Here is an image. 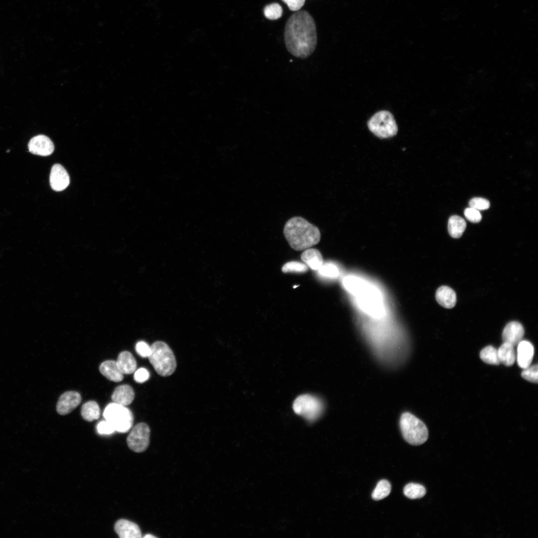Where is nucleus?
<instances>
[{"mask_svg":"<svg viewBox=\"0 0 538 538\" xmlns=\"http://www.w3.org/2000/svg\"><path fill=\"white\" fill-rule=\"evenodd\" d=\"M118 367L123 374H131L134 373L136 368V362L129 351L121 352L116 361Z\"/></svg>","mask_w":538,"mask_h":538,"instance_id":"6ab92c4d","label":"nucleus"},{"mask_svg":"<svg viewBox=\"0 0 538 538\" xmlns=\"http://www.w3.org/2000/svg\"><path fill=\"white\" fill-rule=\"evenodd\" d=\"M525 330L523 325L518 321H512L508 323L505 327L502 338L504 342H507L514 346L522 340Z\"/></svg>","mask_w":538,"mask_h":538,"instance_id":"ddd939ff","label":"nucleus"},{"mask_svg":"<svg viewBox=\"0 0 538 538\" xmlns=\"http://www.w3.org/2000/svg\"><path fill=\"white\" fill-rule=\"evenodd\" d=\"M114 530L120 538H140L141 532L135 523L126 519L117 521Z\"/></svg>","mask_w":538,"mask_h":538,"instance_id":"f8f14e48","label":"nucleus"},{"mask_svg":"<svg viewBox=\"0 0 538 538\" xmlns=\"http://www.w3.org/2000/svg\"><path fill=\"white\" fill-rule=\"evenodd\" d=\"M514 346L512 344L504 342L498 350V355L500 363L506 366H512L515 362L516 355Z\"/></svg>","mask_w":538,"mask_h":538,"instance_id":"aec40b11","label":"nucleus"},{"mask_svg":"<svg viewBox=\"0 0 538 538\" xmlns=\"http://www.w3.org/2000/svg\"><path fill=\"white\" fill-rule=\"evenodd\" d=\"M400 426L404 439L410 444L419 445L427 440L428 432L426 426L412 413L408 412L402 413Z\"/></svg>","mask_w":538,"mask_h":538,"instance_id":"20e7f679","label":"nucleus"},{"mask_svg":"<svg viewBox=\"0 0 538 538\" xmlns=\"http://www.w3.org/2000/svg\"><path fill=\"white\" fill-rule=\"evenodd\" d=\"M391 485L387 480H381L377 483L372 494V498L376 501L387 497L391 493Z\"/></svg>","mask_w":538,"mask_h":538,"instance_id":"b1692460","label":"nucleus"},{"mask_svg":"<svg viewBox=\"0 0 538 538\" xmlns=\"http://www.w3.org/2000/svg\"><path fill=\"white\" fill-rule=\"evenodd\" d=\"M81 413L85 420L92 421L98 419L100 417V408L97 402L90 401L82 405Z\"/></svg>","mask_w":538,"mask_h":538,"instance_id":"4be33fe9","label":"nucleus"},{"mask_svg":"<svg viewBox=\"0 0 538 538\" xmlns=\"http://www.w3.org/2000/svg\"><path fill=\"white\" fill-rule=\"evenodd\" d=\"M81 395L75 391H68L59 397L56 405L57 412L66 415L73 410L81 402Z\"/></svg>","mask_w":538,"mask_h":538,"instance_id":"9d476101","label":"nucleus"},{"mask_svg":"<svg viewBox=\"0 0 538 538\" xmlns=\"http://www.w3.org/2000/svg\"><path fill=\"white\" fill-rule=\"evenodd\" d=\"M148 358L156 373L162 377L169 376L175 371L177 364L174 353L163 341H157L151 345Z\"/></svg>","mask_w":538,"mask_h":538,"instance_id":"7ed1b4c3","label":"nucleus"},{"mask_svg":"<svg viewBox=\"0 0 538 538\" xmlns=\"http://www.w3.org/2000/svg\"><path fill=\"white\" fill-rule=\"evenodd\" d=\"M50 185L56 191L64 190L69 185L70 178L65 169L59 164H55L51 168L50 177Z\"/></svg>","mask_w":538,"mask_h":538,"instance_id":"9b49d317","label":"nucleus"},{"mask_svg":"<svg viewBox=\"0 0 538 538\" xmlns=\"http://www.w3.org/2000/svg\"><path fill=\"white\" fill-rule=\"evenodd\" d=\"M103 415L106 420L114 425L115 430L127 432L134 422V416L128 408L114 403L109 404L105 409Z\"/></svg>","mask_w":538,"mask_h":538,"instance_id":"423d86ee","label":"nucleus"},{"mask_svg":"<svg viewBox=\"0 0 538 538\" xmlns=\"http://www.w3.org/2000/svg\"><path fill=\"white\" fill-rule=\"evenodd\" d=\"M464 214L466 218L472 223H478L482 219L479 211L472 207L466 208Z\"/></svg>","mask_w":538,"mask_h":538,"instance_id":"c756f323","label":"nucleus"},{"mask_svg":"<svg viewBox=\"0 0 538 538\" xmlns=\"http://www.w3.org/2000/svg\"><path fill=\"white\" fill-rule=\"evenodd\" d=\"M292 11L299 10L304 5L305 0H281Z\"/></svg>","mask_w":538,"mask_h":538,"instance_id":"f704fd0d","label":"nucleus"},{"mask_svg":"<svg viewBox=\"0 0 538 538\" xmlns=\"http://www.w3.org/2000/svg\"><path fill=\"white\" fill-rule=\"evenodd\" d=\"M97 428L98 432L102 434H110L115 431V427L112 423L106 420L100 422Z\"/></svg>","mask_w":538,"mask_h":538,"instance_id":"2f4dec72","label":"nucleus"},{"mask_svg":"<svg viewBox=\"0 0 538 538\" xmlns=\"http://www.w3.org/2000/svg\"><path fill=\"white\" fill-rule=\"evenodd\" d=\"M283 234L290 247L296 251L317 245L321 238L318 227L299 216L293 217L286 222Z\"/></svg>","mask_w":538,"mask_h":538,"instance_id":"f03ea898","label":"nucleus"},{"mask_svg":"<svg viewBox=\"0 0 538 538\" xmlns=\"http://www.w3.org/2000/svg\"><path fill=\"white\" fill-rule=\"evenodd\" d=\"M285 46L294 56L308 58L315 49L317 36L315 22L305 10L297 11L288 18L285 27Z\"/></svg>","mask_w":538,"mask_h":538,"instance_id":"f257e3e1","label":"nucleus"},{"mask_svg":"<svg viewBox=\"0 0 538 538\" xmlns=\"http://www.w3.org/2000/svg\"><path fill=\"white\" fill-rule=\"evenodd\" d=\"M435 298L440 305L446 308L453 307L456 302L455 291L447 286L439 287L436 291Z\"/></svg>","mask_w":538,"mask_h":538,"instance_id":"f3484780","label":"nucleus"},{"mask_svg":"<svg viewBox=\"0 0 538 538\" xmlns=\"http://www.w3.org/2000/svg\"><path fill=\"white\" fill-rule=\"evenodd\" d=\"M281 270L284 273H304L308 270V268L306 265L303 263L291 261L284 264L282 267Z\"/></svg>","mask_w":538,"mask_h":538,"instance_id":"bb28decb","label":"nucleus"},{"mask_svg":"<svg viewBox=\"0 0 538 538\" xmlns=\"http://www.w3.org/2000/svg\"><path fill=\"white\" fill-rule=\"evenodd\" d=\"M469 205L470 207L479 211L488 209L490 207V202L485 198L475 197L470 200Z\"/></svg>","mask_w":538,"mask_h":538,"instance_id":"c85d7f7f","label":"nucleus"},{"mask_svg":"<svg viewBox=\"0 0 538 538\" xmlns=\"http://www.w3.org/2000/svg\"><path fill=\"white\" fill-rule=\"evenodd\" d=\"M318 271L321 274L328 277H335L338 273L337 268L331 264L323 265Z\"/></svg>","mask_w":538,"mask_h":538,"instance_id":"7c9ffc66","label":"nucleus"},{"mask_svg":"<svg viewBox=\"0 0 538 538\" xmlns=\"http://www.w3.org/2000/svg\"><path fill=\"white\" fill-rule=\"evenodd\" d=\"M480 357L487 364L496 365L500 364L497 350L492 346H488L483 348L480 353Z\"/></svg>","mask_w":538,"mask_h":538,"instance_id":"393cba45","label":"nucleus"},{"mask_svg":"<svg viewBox=\"0 0 538 538\" xmlns=\"http://www.w3.org/2000/svg\"><path fill=\"white\" fill-rule=\"evenodd\" d=\"M150 430L144 422L136 424L132 429L127 438L129 448L135 452L144 451L149 444Z\"/></svg>","mask_w":538,"mask_h":538,"instance_id":"6e6552de","label":"nucleus"},{"mask_svg":"<svg viewBox=\"0 0 538 538\" xmlns=\"http://www.w3.org/2000/svg\"><path fill=\"white\" fill-rule=\"evenodd\" d=\"M134 398V390L128 385H120L116 388L111 397L113 403L123 406L130 404Z\"/></svg>","mask_w":538,"mask_h":538,"instance_id":"2eb2a0df","label":"nucleus"},{"mask_svg":"<svg viewBox=\"0 0 538 538\" xmlns=\"http://www.w3.org/2000/svg\"><path fill=\"white\" fill-rule=\"evenodd\" d=\"M301 259L305 264L313 270H319L323 265V260L321 253L317 249L314 248L307 249L301 255Z\"/></svg>","mask_w":538,"mask_h":538,"instance_id":"a211bd4d","label":"nucleus"},{"mask_svg":"<svg viewBox=\"0 0 538 538\" xmlns=\"http://www.w3.org/2000/svg\"><path fill=\"white\" fill-rule=\"evenodd\" d=\"M99 370L104 377L113 382H120L124 378V374L119 369L116 361L114 360L102 362L100 365Z\"/></svg>","mask_w":538,"mask_h":538,"instance_id":"dca6fc26","label":"nucleus"},{"mask_svg":"<svg viewBox=\"0 0 538 538\" xmlns=\"http://www.w3.org/2000/svg\"><path fill=\"white\" fill-rule=\"evenodd\" d=\"M143 538H156V537L155 536L152 535L148 534H146L145 536H144L143 537Z\"/></svg>","mask_w":538,"mask_h":538,"instance_id":"c9c22d12","label":"nucleus"},{"mask_svg":"<svg viewBox=\"0 0 538 538\" xmlns=\"http://www.w3.org/2000/svg\"><path fill=\"white\" fill-rule=\"evenodd\" d=\"M426 492L423 486L413 483L407 484L404 488V495L410 499L421 498L425 495Z\"/></svg>","mask_w":538,"mask_h":538,"instance_id":"5701e85b","label":"nucleus"},{"mask_svg":"<svg viewBox=\"0 0 538 538\" xmlns=\"http://www.w3.org/2000/svg\"><path fill=\"white\" fill-rule=\"evenodd\" d=\"M28 148L31 153L45 156L53 153L54 145L48 136L39 134L33 137L29 140Z\"/></svg>","mask_w":538,"mask_h":538,"instance_id":"1a4fd4ad","label":"nucleus"},{"mask_svg":"<svg viewBox=\"0 0 538 538\" xmlns=\"http://www.w3.org/2000/svg\"><path fill=\"white\" fill-rule=\"evenodd\" d=\"M538 367L537 364L530 366L524 369V370L521 373V376L524 379L529 382L538 383Z\"/></svg>","mask_w":538,"mask_h":538,"instance_id":"cd10ccee","label":"nucleus"},{"mask_svg":"<svg viewBox=\"0 0 538 538\" xmlns=\"http://www.w3.org/2000/svg\"><path fill=\"white\" fill-rule=\"evenodd\" d=\"M517 346V363L520 368L524 369L531 364L534 355V348L532 344L527 340H522Z\"/></svg>","mask_w":538,"mask_h":538,"instance_id":"4468645a","label":"nucleus"},{"mask_svg":"<svg viewBox=\"0 0 538 538\" xmlns=\"http://www.w3.org/2000/svg\"><path fill=\"white\" fill-rule=\"evenodd\" d=\"M368 126L371 132L383 138L395 135L398 130L393 115L387 111L376 113L368 121Z\"/></svg>","mask_w":538,"mask_h":538,"instance_id":"0eeeda50","label":"nucleus"},{"mask_svg":"<svg viewBox=\"0 0 538 538\" xmlns=\"http://www.w3.org/2000/svg\"><path fill=\"white\" fill-rule=\"evenodd\" d=\"M149 372L143 368H141L135 371L134 376V381L139 383L146 381L149 379Z\"/></svg>","mask_w":538,"mask_h":538,"instance_id":"72a5a7b5","label":"nucleus"},{"mask_svg":"<svg viewBox=\"0 0 538 538\" xmlns=\"http://www.w3.org/2000/svg\"><path fill=\"white\" fill-rule=\"evenodd\" d=\"M466 227V223L461 217L453 215L449 219L448 230L449 235L452 238H460L462 235Z\"/></svg>","mask_w":538,"mask_h":538,"instance_id":"412c9836","label":"nucleus"},{"mask_svg":"<svg viewBox=\"0 0 538 538\" xmlns=\"http://www.w3.org/2000/svg\"><path fill=\"white\" fill-rule=\"evenodd\" d=\"M292 408L296 414L303 416L309 421L313 422L322 414L324 405L318 398L309 394L298 396L294 401Z\"/></svg>","mask_w":538,"mask_h":538,"instance_id":"39448f33","label":"nucleus"},{"mask_svg":"<svg viewBox=\"0 0 538 538\" xmlns=\"http://www.w3.org/2000/svg\"><path fill=\"white\" fill-rule=\"evenodd\" d=\"M282 8L277 3H272L266 5L264 9V13L266 18L271 20H275L280 18L282 14Z\"/></svg>","mask_w":538,"mask_h":538,"instance_id":"a878e982","label":"nucleus"},{"mask_svg":"<svg viewBox=\"0 0 538 538\" xmlns=\"http://www.w3.org/2000/svg\"><path fill=\"white\" fill-rule=\"evenodd\" d=\"M137 354L142 357H148L150 352V346L144 341H139L135 346Z\"/></svg>","mask_w":538,"mask_h":538,"instance_id":"473e14b6","label":"nucleus"}]
</instances>
